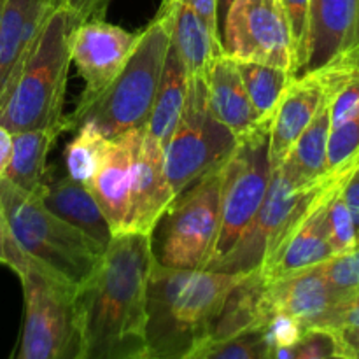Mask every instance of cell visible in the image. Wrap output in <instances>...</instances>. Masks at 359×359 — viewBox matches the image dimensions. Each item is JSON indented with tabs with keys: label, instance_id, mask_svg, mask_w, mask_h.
Segmentation results:
<instances>
[{
	"label": "cell",
	"instance_id": "1",
	"mask_svg": "<svg viewBox=\"0 0 359 359\" xmlns=\"http://www.w3.org/2000/svg\"><path fill=\"white\" fill-rule=\"evenodd\" d=\"M153 263L149 235L123 231L112 237L97 272L77 290L83 359H133L146 353V291Z\"/></svg>",
	"mask_w": 359,
	"mask_h": 359
},
{
	"label": "cell",
	"instance_id": "2",
	"mask_svg": "<svg viewBox=\"0 0 359 359\" xmlns=\"http://www.w3.org/2000/svg\"><path fill=\"white\" fill-rule=\"evenodd\" d=\"M244 276L153 263L146 291L147 353L181 359L209 339L228 293Z\"/></svg>",
	"mask_w": 359,
	"mask_h": 359
},
{
	"label": "cell",
	"instance_id": "3",
	"mask_svg": "<svg viewBox=\"0 0 359 359\" xmlns=\"http://www.w3.org/2000/svg\"><path fill=\"white\" fill-rule=\"evenodd\" d=\"M81 23L74 11L55 4L23 69L0 100V125L11 133L70 130L63 104L72 63V34Z\"/></svg>",
	"mask_w": 359,
	"mask_h": 359
},
{
	"label": "cell",
	"instance_id": "4",
	"mask_svg": "<svg viewBox=\"0 0 359 359\" xmlns=\"http://www.w3.org/2000/svg\"><path fill=\"white\" fill-rule=\"evenodd\" d=\"M0 212L21 251L79 290L100 266L105 249L49 212L37 195L0 177Z\"/></svg>",
	"mask_w": 359,
	"mask_h": 359
},
{
	"label": "cell",
	"instance_id": "5",
	"mask_svg": "<svg viewBox=\"0 0 359 359\" xmlns=\"http://www.w3.org/2000/svg\"><path fill=\"white\" fill-rule=\"evenodd\" d=\"M170 48L167 25L156 14L139 34L135 48L121 72L98 97L77 105L69 116V128L91 125L107 139L147 125Z\"/></svg>",
	"mask_w": 359,
	"mask_h": 359
},
{
	"label": "cell",
	"instance_id": "6",
	"mask_svg": "<svg viewBox=\"0 0 359 359\" xmlns=\"http://www.w3.org/2000/svg\"><path fill=\"white\" fill-rule=\"evenodd\" d=\"M23 286V326L13 359H83L77 287L28 258L16 272Z\"/></svg>",
	"mask_w": 359,
	"mask_h": 359
},
{
	"label": "cell",
	"instance_id": "7",
	"mask_svg": "<svg viewBox=\"0 0 359 359\" xmlns=\"http://www.w3.org/2000/svg\"><path fill=\"white\" fill-rule=\"evenodd\" d=\"M221 226V167L179 193L151 231L154 263L167 269H205Z\"/></svg>",
	"mask_w": 359,
	"mask_h": 359
},
{
	"label": "cell",
	"instance_id": "8",
	"mask_svg": "<svg viewBox=\"0 0 359 359\" xmlns=\"http://www.w3.org/2000/svg\"><path fill=\"white\" fill-rule=\"evenodd\" d=\"M354 168L330 172L325 179L309 186L294 184L279 168L273 170L269 191L255 219L233 249L209 270L224 273H251L262 269L280 242L302 223L326 191L340 179L349 175Z\"/></svg>",
	"mask_w": 359,
	"mask_h": 359
},
{
	"label": "cell",
	"instance_id": "9",
	"mask_svg": "<svg viewBox=\"0 0 359 359\" xmlns=\"http://www.w3.org/2000/svg\"><path fill=\"white\" fill-rule=\"evenodd\" d=\"M270 119L241 137L221 165V226L212 259L205 270L228 255L262 207L272 181Z\"/></svg>",
	"mask_w": 359,
	"mask_h": 359
},
{
	"label": "cell",
	"instance_id": "10",
	"mask_svg": "<svg viewBox=\"0 0 359 359\" xmlns=\"http://www.w3.org/2000/svg\"><path fill=\"white\" fill-rule=\"evenodd\" d=\"M238 137L210 112L205 77H189L184 111L163 146L165 174L175 196L226 161Z\"/></svg>",
	"mask_w": 359,
	"mask_h": 359
},
{
	"label": "cell",
	"instance_id": "11",
	"mask_svg": "<svg viewBox=\"0 0 359 359\" xmlns=\"http://www.w3.org/2000/svg\"><path fill=\"white\" fill-rule=\"evenodd\" d=\"M223 51L237 62L280 67L294 77V48L280 0H233L223 21Z\"/></svg>",
	"mask_w": 359,
	"mask_h": 359
},
{
	"label": "cell",
	"instance_id": "12",
	"mask_svg": "<svg viewBox=\"0 0 359 359\" xmlns=\"http://www.w3.org/2000/svg\"><path fill=\"white\" fill-rule=\"evenodd\" d=\"M139 34L107 23L90 20L72 34V62L84 79V91L77 105H84L102 93L128 62Z\"/></svg>",
	"mask_w": 359,
	"mask_h": 359
},
{
	"label": "cell",
	"instance_id": "13",
	"mask_svg": "<svg viewBox=\"0 0 359 359\" xmlns=\"http://www.w3.org/2000/svg\"><path fill=\"white\" fill-rule=\"evenodd\" d=\"M175 198L165 174L163 146L149 133L147 126L137 130L132 161L130 216L126 231L151 235L158 219Z\"/></svg>",
	"mask_w": 359,
	"mask_h": 359
},
{
	"label": "cell",
	"instance_id": "14",
	"mask_svg": "<svg viewBox=\"0 0 359 359\" xmlns=\"http://www.w3.org/2000/svg\"><path fill=\"white\" fill-rule=\"evenodd\" d=\"M356 21V0H311L307 55L300 76L346 60L354 62Z\"/></svg>",
	"mask_w": 359,
	"mask_h": 359
},
{
	"label": "cell",
	"instance_id": "15",
	"mask_svg": "<svg viewBox=\"0 0 359 359\" xmlns=\"http://www.w3.org/2000/svg\"><path fill=\"white\" fill-rule=\"evenodd\" d=\"M346 179L347 175L326 191V195L316 203L314 209L302 219V223L280 242L279 248L263 263L259 272L269 283L293 276V273L311 269V266L332 258L333 249L330 244L326 203H328V196L332 195L333 189L342 184Z\"/></svg>",
	"mask_w": 359,
	"mask_h": 359
},
{
	"label": "cell",
	"instance_id": "16",
	"mask_svg": "<svg viewBox=\"0 0 359 359\" xmlns=\"http://www.w3.org/2000/svg\"><path fill=\"white\" fill-rule=\"evenodd\" d=\"M55 0H4L0 16V100L23 69Z\"/></svg>",
	"mask_w": 359,
	"mask_h": 359
},
{
	"label": "cell",
	"instance_id": "17",
	"mask_svg": "<svg viewBox=\"0 0 359 359\" xmlns=\"http://www.w3.org/2000/svg\"><path fill=\"white\" fill-rule=\"evenodd\" d=\"M325 97V83L319 72H309L291 79L270 118L272 170L280 167L298 137L311 125Z\"/></svg>",
	"mask_w": 359,
	"mask_h": 359
},
{
	"label": "cell",
	"instance_id": "18",
	"mask_svg": "<svg viewBox=\"0 0 359 359\" xmlns=\"http://www.w3.org/2000/svg\"><path fill=\"white\" fill-rule=\"evenodd\" d=\"M321 265V263H319ZM316 265L293 276L269 283L266 297L272 312H284L298 319L305 330H321L333 309L340 304L337 294Z\"/></svg>",
	"mask_w": 359,
	"mask_h": 359
},
{
	"label": "cell",
	"instance_id": "19",
	"mask_svg": "<svg viewBox=\"0 0 359 359\" xmlns=\"http://www.w3.org/2000/svg\"><path fill=\"white\" fill-rule=\"evenodd\" d=\"M137 130L139 128L130 130L111 140L107 156L88 188L97 200L114 235L126 231L128 224L132 161Z\"/></svg>",
	"mask_w": 359,
	"mask_h": 359
},
{
	"label": "cell",
	"instance_id": "20",
	"mask_svg": "<svg viewBox=\"0 0 359 359\" xmlns=\"http://www.w3.org/2000/svg\"><path fill=\"white\" fill-rule=\"evenodd\" d=\"M205 84L210 112L238 139L248 135L262 123L249 100L237 60L226 53L216 55L207 72Z\"/></svg>",
	"mask_w": 359,
	"mask_h": 359
},
{
	"label": "cell",
	"instance_id": "21",
	"mask_svg": "<svg viewBox=\"0 0 359 359\" xmlns=\"http://www.w3.org/2000/svg\"><path fill=\"white\" fill-rule=\"evenodd\" d=\"M39 198L49 212L69 223L104 249L114 237L90 189L72 181L69 175L56 179L48 177L44 188L39 193Z\"/></svg>",
	"mask_w": 359,
	"mask_h": 359
},
{
	"label": "cell",
	"instance_id": "22",
	"mask_svg": "<svg viewBox=\"0 0 359 359\" xmlns=\"http://www.w3.org/2000/svg\"><path fill=\"white\" fill-rule=\"evenodd\" d=\"M158 16L167 25L170 46L184 62L189 77H207L210 63L223 51L203 21L182 0H163Z\"/></svg>",
	"mask_w": 359,
	"mask_h": 359
},
{
	"label": "cell",
	"instance_id": "23",
	"mask_svg": "<svg viewBox=\"0 0 359 359\" xmlns=\"http://www.w3.org/2000/svg\"><path fill=\"white\" fill-rule=\"evenodd\" d=\"M266 290H269V280L262 276L259 270L245 273L244 279L228 293L210 330L209 339H228L249 330L263 328L273 316Z\"/></svg>",
	"mask_w": 359,
	"mask_h": 359
},
{
	"label": "cell",
	"instance_id": "24",
	"mask_svg": "<svg viewBox=\"0 0 359 359\" xmlns=\"http://www.w3.org/2000/svg\"><path fill=\"white\" fill-rule=\"evenodd\" d=\"M332 132L328 102H323L318 114L298 137L294 146L284 158L279 170L294 184L309 186L325 179L328 172V139ZM277 170V168H276Z\"/></svg>",
	"mask_w": 359,
	"mask_h": 359
},
{
	"label": "cell",
	"instance_id": "25",
	"mask_svg": "<svg viewBox=\"0 0 359 359\" xmlns=\"http://www.w3.org/2000/svg\"><path fill=\"white\" fill-rule=\"evenodd\" d=\"M58 135L55 130L13 133V156L2 177L16 188L39 196L48 181V154Z\"/></svg>",
	"mask_w": 359,
	"mask_h": 359
},
{
	"label": "cell",
	"instance_id": "26",
	"mask_svg": "<svg viewBox=\"0 0 359 359\" xmlns=\"http://www.w3.org/2000/svg\"><path fill=\"white\" fill-rule=\"evenodd\" d=\"M189 76L184 62L177 55L174 48H168L167 60H165L163 74H161L160 86H158L156 98H154L153 111L147 119V130L151 135L165 146L170 139L172 132L177 126L184 111L186 98H188Z\"/></svg>",
	"mask_w": 359,
	"mask_h": 359
},
{
	"label": "cell",
	"instance_id": "27",
	"mask_svg": "<svg viewBox=\"0 0 359 359\" xmlns=\"http://www.w3.org/2000/svg\"><path fill=\"white\" fill-rule=\"evenodd\" d=\"M245 91L262 121L272 118L284 91L290 86L293 74L286 69L265 63L237 62Z\"/></svg>",
	"mask_w": 359,
	"mask_h": 359
},
{
	"label": "cell",
	"instance_id": "28",
	"mask_svg": "<svg viewBox=\"0 0 359 359\" xmlns=\"http://www.w3.org/2000/svg\"><path fill=\"white\" fill-rule=\"evenodd\" d=\"M77 135L65 147V168L67 175L72 181L90 188L91 181L100 170L107 151L111 147V139L102 135L95 126L83 125L76 130Z\"/></svg>",
	"mask_w": 359,
	"mask_h": 359
},
{
	"label": "cell",
	"instance_id": "29",
	"mask_svg": "<svg viewBox=\"0 0 359 359\" xmlns=\"http://www.w3.org/2000/svg\"><path fill=\"white\" fill-rule=\"evenodd\" d=\"M181 359H269L263 328L219 340H203Z\"/></svg>",
	"mask_w": 359,
	"mask_h": 359
},
{
	"label": "cell",
	"instance_id": "30",
	"mask_svg": "<svg viewBox=\"0 0 359 359\" xmlns=\"http://www.w3.org/2000/svg\"><path fill=\"white\" fill-rule=\"evenodd\" d=\"M359 165V109L333 126L328 139V172L349 170Z\"/></svg>",
	"mask_w": 359,
	"mask_h": 359
},
{
	"label": "cell",
	"instance_id": "31",
	"mask_svg": "<svg viewBox=\"0 0 359 359\" xmlns=\"http://www.w3.org/2000/svg\"><path fill=\"white\" fill-rule=\"evenodd\" d=\"M323 277L340 302L359 291V245L323 262Z\"/></svg>",
	"mask_w": 359,
	"mask_h": 359
},
{
	"label": "cell",
	"instance_id": "32",
	"mask_svg": "<svg viewBox=\"0 0 359 359\" xmlns=\"http://www.w3.org/2000/svg\"><path fill=\"white\" fill-rule=\"evenodd\" d=\"M342 184L333 189L332 195L328 196V203H326V221H328V235L333 256L349 251L358 245V233L356 228H354L353 216H351L349 209H347L346 202L340 195Z\"/></svg>",
	"mask_w": 359,
	"mask_h": 359
},
{
	"label": "cell",
	"instance_id": "33",
	"mask_svg": "<svg viewBox=\"0 0 359 359\" xmlns=\"http://www.w3.org/2000/svg\"><path fill=\"white\" fill-rule=\"evenodd\" d=\"M290 23L291 39L294 48V77L304 70L307 55V30H309V6L311 0H280Z\"/></svg>",
	"mask_w": 359,
	"mask_h": 359
},
{
	"label": "cell",
	"instance_id": "34",
	"mask_svg": "<svg viewBox=\"0 0 359 359\" xmlns=\"http://www.w3.org/2000/svg\"><path fill=\"white\" fill-rule=\"evenodd\" d=\"M265 340L269 344V349L273 347H293L302 342L307 330L298 319L291 318L290 314L284 312H276L263 326Z\"/></svg>",
	"mask_w": 359,
	"mask_h": 359
},
{
	"label": "cell",
	"instance_id": "35",
	"mask_svg": "<svg viewBox=\"0 0 359 359\" xmlns=\"http://www.w3.org/2000/svg\"><path fill=\"white\" fill-rule=\"evenodd\" d=\"M293 359H346L335 349L332 335L325 330H309L298 344Z\"/></svg>",
	"mask_w": 359,
	"mask_h": 359
},
{
	"label": "cell",
	"instance_id": "36",
	"mask_svg": "<svg viewBox=\"0 0 359 359\" xmlns=\"http://www.w3.org/2000/svg\"><path fill=\"white\" fill-rule=\"evenodd\" d=\"M349 326H359V291L333 309L321 330L332 332V330L349 328Z\"/></svg>",
	"mask_w": 359,
	"mask_h": 359
},
{
	"label": "cell",
	"instance_id": "37",
	"mask_svg": "<svg viewBox=\"0 0 359 359\" xmlns=\"http://www.w3.org/2000/svg\"><path fill=\"white\" fill-rule=\"evenodd\" d=\"M28 256L16 244V241L11 235L6 219H4L2 212H0V265H6L9 269H13L14 272H18L25 265Z\"/></svg>",
	"mask_w": 359,
	"mask_h": 359
},
{
	"label": "cell",
	"instance_id": "38",
	"mask_svg": "<svg viewBox=\"0 0 359 359\" xmlns=\"http://www.w3.org/2000/svg\"><path fill=\"white\" fill-rule=\"evenodd\" d=\"M200 20L203 21L210 34L216 41L223 44V35L219 28V18H217V0H182Z\"/></svg>",
	"mask_w": 359,
	"mask_h": 359
},
{
	"label": "cell",
	"instance_id": "39",
	"mask_svg": "<svg viewBox=\"0 0 359 359\" xmlns=\"http://www.w3.org/2000/svg\"><path fill=\"white\" fill-rule=\"evenodd\" d=\"M55 4L69 7L84 23L90 20H104L111 0H55Z\"/></svg>",
	"mask_w": 359,
	"mask_h": 359
},
{
	"label": "cell",
	"instance_id": "40",
	"mask_svg": "<svg viewBox=\"0 0 359 359\" xmlns=\"http://www.w3.org/2000/svg\"><path fill=\"white\" fill-rule=\"evenodd\" d=\"M332 335L335 349L346 359H359V326L339 328L328 332Z\"/></svg>",
	"mask_w": 359,
	"mask_h": 359
},
{
	"label": "cell",
	"instance_id": "41",
	"mask_svg": "<svg viewBox=\"0 0 359 359\" xmlns=\"http://www.w3.org/2000/svg\"><path fill=\"white\" fill-rule=\"evenodd\" d=\"M340 195H342L344 202H346L347 209H349L351 216H353L359 244V165L351 172L349 177L344 181L342 188H340Z\"/></svg>",
	"mask_w": 359,
	"mask_h": 359
},
{
	"label": "cell",
	"instance_id": "42",
	"mask_svg": "<svg viewBox=\"0 0 359 359\" xmlns=\"http://www.w3.org/2000/svg\"><path fill=\"white\" fill-rule=\"evenodd\" d=\"M13 156V133L0 125V177L6 172Z\"/></svg>",
	"mask_w": 359,
	"mask_h": 359
},
{
	"label": "cell",
	"instance_id": "43",
	"mask_svg": "<svg viewBox=\"0 0 359 359\" xmlns=\"http://www.w3.org/2000/svg\"><path fill=\"white\" fill-rule=\"evenodd\" d=\"M233 4V0H217V18H219V28H221V35H223V21L224 16H226L228 9Z\"/></svg>",
	"mask_w": 359,
	"mask_h": 359
},
{
	"label": "cell",
	"instance_id": "44",
	"mask_svg": "<svg viewBox=\"0 0 359 359\" xmlns=\"http://www.w3.org/2000/svg\"><path fill=\"white\" fill-rule=\"evenodd\" d=\"M358 2V21H356V37H354V51H353V58L354 62L359 63V0Z\"/></svg>",
	"mask_w": 359,
	"mask_h": 359
},
{
	"label": "cell",
	"instance_id": "45",
	"mask_svg": "<svg viewBox=\"0 0 359 359\" xmlns=\"http://www.w3.org/2000/svg\"><path fill=\"white\" fill-rule=\"evenodd\" d=\"M133 359H160V358L153 356V354H149V353H147V351H146V353L140 354V356H137V358H133Z\"/></svg>",
	"mask_w": 359,
	"mask_h": 359
},
{
	"label": "cell",
	"instance_id": "46",
	"mask_svg": "<svg viewBox=\"0 0 359 359\" xmlns=\"http://www.w3.org/2000/svg\"><path fill=\"white\" fill-rule=\"evenodd\" d=\"M2 7H4V0H0V16H2Z\"/></svg>",
	"mask_w": 359,
	"mask_h": 359
},
{
	"label": "cell",
	"instance_id": "47",
	"mask_svg": "<svg viewBox=\"0 0 359 359\" xmlns=\"http://www.w3.org/2000/svg\"><path fill=\"white\" fill-rule=\"evenodd\" d=\"M358 245H359V244H358Z\"/></svg>",
	"mask_w": 359,
	"mask_h": 359
}]
</instances>
